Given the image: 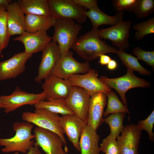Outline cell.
<instances>
[{"label":"cell","instance_id":"cell-1","mask_svg":"<svg viewBox=\"0 0 154 154\" xmlns=\"http://www.w3.org/2000/svg\"><path fill=\"white\" fill-rule=\"evenodd\" d=\"M71 48L82 58L92 61L102 54L109 53L117 54L118 50L108 45L100 38L98 29H92L78 38Z\"/></svg>","mask_w":154,"mask_h":154},{"label":"cell","instance_id":"cell-2","mask_svg":"<svg viewBox=\"0 0 154 154\" xmlns=\"http://www.w3.org/2000/svg\"><path fill=\"white\" fill-rule=\"evenodd\" d=\"M34 125L26 122L16 121L13 124L15 134L9 138H0V145L4 147L1 149L4 153L21 152L26 153L34 145L35 136L32 133Z\"/></svg>","mask_w":154,"mask_h":154},{"label":"cell","instance_id":"cell-3","mask_svg":"<svg viewBox=\"0 0 154 154\" xmlns=\"http://www.w3.org/2000/svg\"><path fill=\"white\" fill-rule=\"evenodd\" d=\"M22 118L25 121L58 134L64 143V151L66 153H68V149L66 141L60 124V117L58 114L44 109L35 108L34 112H23Z\"/></svg>","mask_w":154,"mask_h":154},{"label":"cell","instance_id":"cell-4","mask_svg":"<svg viewBox=\"0 0 154 154\" xmlns=\"http://www.w3.org/2000/svg\"><path fill=\"white\" fill-rule=\"evenodd\" d=\"M53 26L54 33L52 40L57 43L61 55H65L78 38L82 26L73 20L57 19Z\"/></svg>","mask_w":154,"mask_h":154},{"label":"cell","instance_id":"cell-5","mask_svg":"<svg viewBox=\"0 0 154 154\" xmlns=\"http://www.w3.org/2000/svg\"><path fill=\"white\" fill-rule=\"evenodd\" d=\"M99 79L107 86L115 90L121 98L123 104L127 107L125 97L127 92L131 89L141 87L149 88V82L136 76L131 70L127 69L124 76L115 78H110L106 76H100Z\"/></svg>","mask_w":154,"mask_h":154},{"label":"cell","instance_id":"cell-6","mask_svg":"<svg viewBox=\"0 0 154 154\" xmlns=\"http://www.w3.org/2000/svg\"><path fill=\"white\" fill-rule=\"evenodd\" d=\"M51 16L55 20L64 19L76 20L84 23L87 17L82 8L73 0H48Z\"/></svg>","mask_w":154,"mask_h":154},{"label":"cell","instance_id":"cell-7","mask_svg":"<svg viewBox=\"0 0 154 154\" xmlns=\"http://www.w3.org/2000/svg\"><path fill=\"white\" fill-rule=\"evenodd\" d=\"M46 98L44 92L38 94L29 93L21 90L17 87L9 95L0 96L2 108L4 112L9 113L25 105H35L42 100H45Z\"/></svg>","mask_w":154,"mask_h":154},{"label":"cell","instance_id":"cell-8","mask_svg":"<svg viewBox=\"0 0 154 154\" xmlns=\"http://www.w3.org/2000/svg\"><path fill=\"white\" fill-rule=\"evenodd\" d=\"M91 68L89 61L80 62L73 57L72 52L61 56L52 70L51 74L64 79L76 74H84Z\"/></svg>","mask_w":154,"mask_h":154},{"label":"cell","instance_id":"cell-9","mask_svg":"<svg viewBox=\"0 0 154 154\" xmlns=\"http://www.w3.org/2000/svg\"><path fill=\"white\" fill-rule=\"evenodd\" d=\"M121 18L118 23L111 27L98 29L100 38L110 40L112 44L119 49L124 50L130 46L128 39L132 21H123Z\"/></svg>","mask_w":154,"mask_h":154},{"label":"cell","instance_id":"cell-10","mask_svg":"<svg viewBox=\"0 0 154 154\" xmlns=\"http://www.w3.org/2000/svg\"><path fill=\"white\" fill-rule=\"evenodd\" d=\"M98 75L99 72L97 70L91 68L85 74H75L68 79L72 85L84 89L91 96L98 92L106 94L112 90L111 88L98 78Z\"/></svg>","mask_w":154,"mask_h":154},{"label":"cell","instance_id":"cell-11","mask_svg":"<svg viewBox=\"0 0 154 154\" xmlns=\"http://www.w3.org/2000/svg\"><path fill=\"white\" fill-rule=\"evenodd\" d=\"M90 97L84 89L72 85L68 96L64 99V103L75 114L87 123Z\"/></svg>","mask_w":154,"mask_h":154},{"label":"cell","instance_id":"cell-12","mask_svg":"<svg viewBox=\"0 0 154 154\" xmlns=\"http://www.w3.org/2000/svg\"><path fill=\"white\" fill-rule=\"evenodd\" d=\"M36 142L46 154H66L64 143L60 136L53 131L37 126L34 128Z\"/></svg>","mask_w":154,"mask_h":154},{"label":"cell","instance_id":"cell-13","mask_svg":"<svg viewBox=\"0 0 154 154\" xmlns=\"http://www.w3.org/2000/svg\"><path fill=\"white\" fill-rule=\"evenodd\" d=\"M141 131L136 125L125 126L116 138L119 154H139L138 147Z\"/></svg>","mask_w":154,"mask_h":154},{"label":"cell","instance_id":"cell-14","mask_svg":"<svg viewBox=\"0 0 154 154\" xmlns=\"http://www.w3.org/2000/svg\"><path fill=\"white\" fill-rule=\"evenodd\" d=\"M44 80L42 87L47 101L65 99L68 96L72 86L68 79H64L50 74Z\"/></svg>","mask_w":154,"mask_h":154},{"label":"cell","instance_id":"cell-15","mask_svg":"<svg viewBox=\"0 0 154 154\" xmlns=\"http://www.w3.org/2000/svg\"><path fill=\"white\" fill-rule=\"evenodd\" d=\"M42 52L38 74L35 79V81L39 83H40L42 80L50 74L61 55L57 43L52 40L46 46Z\"/></svg>","mask_w":154,"mask_h":154},{"label":"cell","instance_id":"cell-16","mask_svg":"<svg viewBox=\"0 0 154 154\" xmlns=\"http://www.w3.org/2000/svg\"><path fill=\"white\" fill-rule=\"evenodd\" d=\"M32 56L24 52H21L7 60L0 62V80L14 78L23 73L27 61Z\"/></svg>","mask_w":154,"mask_h":154},{"label":"cell","instance_id":"cell-17","mask_svg":"<svg viewBox=\"0 0 154 154\" xmlns=\"http://www.w3.org/2000/svg\"><path fill=\"white\" fill-rule=\"evenodd\" d=\"M60 124L64 133L66 135L78 151H80L79 141L82 131L87 123L75 114L62 115Z\"/></svg>","mask_w":154,"mask_h":154},{"label":"cell","instance_id":"cell-18","mask_svg":"<svg viewBox=\"0 0 154 154\" xmlns=\"http://www.w3.org/2000/svg\"><path fill=\"white\" fill-rule=\"evenodd\" d=\"M22 42L25 48L24 52L30 54L42 51L52 40L46 31H40L34 33L25 31L19 37L12 39Z\"/></svg>","mask_w":154,"mask_h":154},{"label":"cell","instance_id":"cell-19","mask_svg":"<svg viewBox=\"0 0 154 154\" xmlns=\"http://www.w3.org/2000/svg\"><path fill=\"white\" fill-rule=\"evenodd\" d=\"M107 104V96L104 93L97 92L91 96L87 125L96 131L103 122L104 109Z\"/></svg>","mask_w":154,"mask_h":154},{"label":"cell","instance_id":"cell-20","mask_svg":"<svg viewBox=\"0 0 154 154\" xmlns=\"http://www.w3.org/2000/svg\"><path fill=\"white\" fill-rule=\"evenodd\" d=\"M7 20L9 35H20L26 31L25 13L16 1L11 2L7 9Z\"/></svg>","mask_w":154,"mask_h":154},{"label":"cell","instance_id":"cell-21","mask_svg":"<svg viewBox=\"0 0 154 154\" xmlns=\"http://www.w3.org/2000/svg\"><path fill=\"white\" fill-rule=\"evenodd\" d=\"M99 139L100 136L96 131L86 125L79 139L81 154H99Z\"/></svg>","mask_w":154,"mask_h":154},{"label":"cell","instance_id":"cell-22","mask_svg":"<svg viewBox=\"0 0 154 154\" xmlns=\"http://www.w3.org/2000/svg\"><path fill=\"white\" fill-rule=\"evenodd\" d=\"M114 16L108 15L103 12L98 7L85 11L84 14L92 23L93 29H98V27L104 25L112 26L117 24L123 17V11H117Z\"/></svg>","mask_w":154,"mask_h":154},{"label":"cell","instance_id":"cell-23","mask_svg":"<svg viewBox=\"0 0 154 154\" xmlns=\"http://www.w3.org/2000/svg\"><path fill=\"white\" fill-rule=\"evenodd\" d=\"M55 21L51 16L26 14V31L34 33L40 31H46L53 26Z\"/></svg>","mask_w":154,"mask_h":154},{"label":"cell","instance_id":"cell-24","mask_svg":"<svg viewBox=\"0 0 154 154\" xmlns=\"http://www.w3.org/2000/svg\"><path fill=\"white\" fill-rule=\"evenodd\" d=\"M16 2L25 14L51 16L48 0H18Z\"/></svg>","mask_w":154,"mask_h":154},{"label":"cell","instance_id":"cell-25","mask_svg":"<svg viewBox=\"0 0 154 154\" xmlns=\"http://www.w3.org/2000/svg\"><path fill=\"white\" fill-rule=\"evenodd\" d=\"M64 99H57L51 100H42L35 105V108L46 109L52 112L62 115L74 114L64 103Z\"/></svg>","mask_w":154,"mask_h":154},{"label":"cell","instance_id":"cell-26","mask_svg":"<svg viewBox=\"0 0 154 154\" xmlns=\"http://www.w3.org/2000/svg\"><path fill=\"white\" fill-rule=\"evenodd\" d=\"M123 64L127 69L133 72H139L141 75L148 76L151 74V72L144 68L139 63L138 59L131 54L127 53L124 50L119 49L117 54Z\"/></svg>","mask_w":154,"mask_h":154},{"label":"cell","instance_id":"cell-27","mask_svg":"<svg viewBox=\"0 0 154 154\" xmlns=\"http://www.w3.org/2000/svg\"><path fill=\"white\" fill-rule=\"evenodd\" d=\"M106 95L108 98V102L107 108L104 114V117L117 113H129L127 107L123 104L113 91L111 90Z\"/></svg>","mask_w":154,"mask_h":154},{"label":"cell","instance_id":"cell-28","mask_svg":"<svg viewBox=\"0 0 154 154\" xmlns=\"http://www.w3.org/2000/svg\"><path fill=\"white\" fill-rule=\"evenodd\" d=\"M125 117V113L119 112L110 114L103 118V122L110 127V135L116 138L119 135L124 127L123 122Z\"/></svg>","mask_w":154,"mask_h":154},{"label":"cell","instance_id":"cell-29","mask_svg":"<svg viewBox=\"0 0 154 154\" xmlns=\"http://www.w3.org/2000/svg\"><path fill=\"white\" fill-rule=\"evenodd\" d=\"M132 29L136 32L135 35L137 40H142L146 35L154 33V17L133 25Z\"/></svg>","mask_w":154,"mask_h":154},{"label":"cell","instance_id":"cell-30","mask_svg":"<svg viewBox=\"0 0 154 154\" xmlns=\"http://www.w3.org/2000/svg\"><path fill=\"white\" fill-rule=\"evenodd\" d=\"M153 0H139L133 13L137 19L147 17L154 12Z\"/></svg>","mask_w":154,"mask_h":154},{"label":"cell","instance_id":"cell-31","mask_svg":"<svg viewBox=\"0 0 154 154\" xmlns=\"http://www.w3.org/2000/svg\"><path fill=\"white\" fill-rule=\"evenodd\" d=\"M10 36L8 28L6 9L0 6V40L3 49L8 45Z\"/></svg>","mask_w":154,"mask_h":154},{"label":"cell","instance_id":"cell-32","mask_svg":"<svg viewBox=\"0 0 154 154\" xmlns=\"http://www.w3.org/2000/svg\"><path fill=\"white\" fill-rule=\"evenodd\" d=\"M100 147L105 154H119L116 138L110 134L103 139Z\"/></svg>","mask_w":154,"mask_h":154},{"label":"cell","instance_id":"cell-33","mask_svg":"<svg viewBox=\"0 0 154 154\" xmlns=\"http://www.w3.org/2000/svg\"><path fill=\"white\" fill-rule=\"evenodd\" d=\"M133 54L146 64L154 68V51H148L143 50L140 47H136L132 50Z\"/></svg>","mask_w":154,"mask_h":154},{"label":"cell","instance_id":"cell-34","mask_svg":"<svg viewBox=\"0 0 154 154\" xmlns=\"http://www.w3.org/2000/svg\"><path fill=\"white\" fill-rule=\"evenodd\" d=\"M139 0H114L112 4L115 10L133 13Z\"/></svg>","mask_w":154,"mask_h":154},{"label":"cell","instance_id":"cell-35","mask_svg":"<svg viewBox=\"0 0 154 154\" xmlns=\"http://www.w3.org/2000/svg\"><path fill=\"white\" fill-rule=\"evenodd\" d=\"M154 124V111L152 112L149 116L145 119L139 121L137 125L141 130H144L148 133L150 140L153 141L154 134L153 129Z\"/></svg>","mask_w":154,"mask_h":154},{"label":"cell","instance_id":"cell-36","mask_svg":"<svg viewBox=\"0 0 154 154\" xmlns=\"http://www.w3.org/2000/svg\"><path fill=\"white\" fill-rule=\"evenodd\" d=\"M77 5L90 10L98 7L96 0H73Z\"/></svg>","mask_w":154,"mask_h":154},{"label":"cell","instance_id":"cell-37","mask_svg":"<svg viewBox=\"0 0 154 154\" xmlns=\"http://www.w3.org/2000/svg\"><path fill=\"white\" fill-rule=\"evenodd\" d=\"M99 57V60L98 63L102 66L107 65L112 59L110 56L105 54H101Z\"/></svg>","mask_w":154,"mask_h":154},{"label":"cell","instance_id":"cell-38","mask_svg":"<svg viewBox=\"0 0 154 154\" xmlns=\"http://www.w3.org/2000/svg\"><path fill=\"white\" fill-rule=\"evenodd\" d=\"M18 152H15L12 154H19ZM26 154H41L39 146L34 144V146L31 147Z\"/></svg>","mask_w":154,"mask_h":154},{"label":"cell","instance_id":"cell-39","mask_svg":"<svg viewBox=\"0 0 154 154\" xmlns=\"http://www.w3.org/2000/svg\"><path fill=\"white\" fill-rule=\"evenodd\" d=\"M117 62L114 59H111L107 65V68L110 70H115L117 67Z\"/></svg>","mask_w":154,"mask_h":154},{"label":"cell","instance_id":"cell-40","mask_svg":"<svg viewBox=\"0 0 154 154\" xmlns=\"http://www.w3.org/2000/svg\"><path fill=\"white\" fill-rule=\"evenodd\" d=\"M11 2V0H0V6L3 7L7 10L8 6Z\"/></svg>","mask_w":154,"mask_h":154},{"label":"cell","instance_id":"cell-41","mask_svg":"<svg viewBox=\"0 0 154 154\" xmlns=\"http://www.w3.org/2000/svg\"><path fill=\"white\" fill-rule=\"evenodd\" d=\"M3 50L0 40V56Z\"/></svg>","mask_w":154,"mask_h":154},{"label":"cell","instance_id":"cell-42","mask_svg":"<svg viewBox=\"0 0 154 154\" xmlns=\"http://www.w3.org/2000/svg\"><path fill=\"white\" fill-rule=\"evenodd\" d=\"M1 108H2L1 104V102L0 101V110H1Z\"/></svg>","mask_w":154,"mask_h":154}]
</instances>
